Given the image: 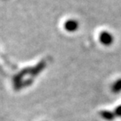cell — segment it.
Here are the masks:
<instances>
[{
	"label": "cell",
	"instance_id": "cell-3",
	"mask_svg": "<svg viewBox=\"0 0 121 121\" xmlns=\"http://www.w3.org/2000/svg\"><path fill=\"white\" fill-rule=\"evenodd\" d=\"M100 116L104 119L105 120H108V121H112L115 118V114L114 113L111 111H108V110H103L102 112H100Z\"/></svg>",
	"mask_w": 121,
	"mask_h": 121
},
{
	"label": "cell",
	"instance_id": "cell-4",
	"mask_svg": "<svg viewBox=\"0 0 121 121\" xmlns=\"http://www.w3.org/2000/svg\"><path fill=\"white\" fill-rule=\"evenodd\" d=\"M111 90L113 93H119L121 92V78L118 79L115 82L113 83Z\"/></svg>",
	"mask_w": 121,
	"mask_h": 121
},
{
	"label": "cell",
	"instance_id": "cell-5",
	"mask_svg": "<svg viewBox=\"0 0 121 121\" xmlns=\"http://www.w3.org/2000/svg\"><path fill=\"white\" fill-rule=\"evenodd\" d=\"M44 67H45V64H44V63H41V64H40L39 66H36V68H35V70H34V75L35 76L37 75L40 71L43 70Z\"/></svg>",
	"mask_w": 121,
	"mask_h": 121
},
{
	"label": "cell",
	"instance_id": "cell-1",
	"mask_svg": "<svg viewBox=\"0 0 121 121\" xmlns=\"http://www.w3.org/2000/svg\"><path fill=\"white\" fill-rule=\"evenodd\" d=\"M99 41L104 45H110L113 42V37L111 33L108 31H102L99 35Z\"/></svg>",
	"mask_w": 121,
	"mask_h": 121
},
{
	"label": "cell",
	"instance_id": "cell-2",
	"mask_svg": "<svg viewBox=\"0 0 121 121\" xmlns=\"http://www.w3.org/2000/svg\"><path fill=\"white\" fill-rule=\"evenodd\" d=\"M65 29L68 31H75L78 29V22L73 19H70V20L66 21L65 23Z\"/></svg>",
	"mask_w": 121,
	"mask_h": 121
},
{
	"label": "cell",
	"instance_id": "cell-6",
	"mask_svg": "<svg viewBox=\"0 0 121 121\" xmlns=\"http://www.w3.org/2000/svg\"><path fill=\"white\" fill-rule=\"evenodd\" d=\"M114 114L116 116H119V117H121V105L118 106L117 108L114 110Z\"/></svg>",
	"mask_w": 121,
	"mask_h": 121
}]
</instances>
